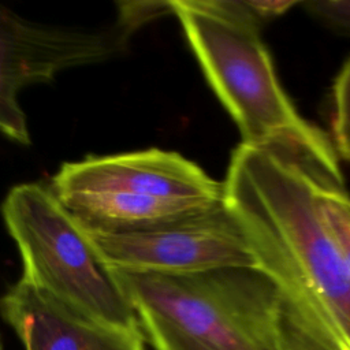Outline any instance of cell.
<instances>
[{
	"mask_svg": "<svg viewBox=\"0 0 350 350\" xmlns=\"http://www.w3.org/2000/svg\"><path fill=\"white\" fill-rule=\"evenodd\" d=\"M0 316L25 350H146L142 332L100 323L22 278L1 295Z\"/></svg>",
	"mask_w": 350,
	"mask_h": 350,
	"instance_id": "cell-8",
	"label": "cell"
},
{
	"mask_svg": "<svg viewBox=\"0 0 350 350\" xmlns=\"http://www.w3.org/2000/svg\"><path fill=\"white\" fill-rule=\"evenodd\" d=\"M0 350H4V347H3V340H1V338H0Z\"/></svg>",
	"mask_w": 350,
	"mask_h": 350,
	"instance_id": "cell-13",
	"label": "cell"
},
{
	"mask_svg": "<svg viewBox=\"0 0 350 350\" xmlns=\"http://www.w3.org/2000/svg\"><path fill=\"white\" fill-rule=\"evenodd\" d=\"M1 213L22 257V279L100 323L142 332L115 269L49 186H14Z\"/></svg>",
	"mask_w": 350,
	"mask_h": 350,
	"instance_id": "cell-5",
	"label": "cell"
},
{
	"mask_svg": "<svg viewBox=\"0 0 350 350\" xmlns=\"http://www.w3.org/2000/svg\"><path fill=\"white\" fill-rule=\"evenodd\" d=\"M343 182L323 180L317 204L320 215L331 232L350 273V196Z\"/></svg>",
	"mask_w": 350,
	"mask_h": 350,
	"instance_id": "cell-9",
	"label": "cell"
},
{
	"mask_svg": "<svg viewBox=\"0 0 350 350\" xmlns=\"http://www.w3.org/2000/svg\"><path fill=\"white\" fill-rule=\"evenodd\" d=\"M105 261L119 271L196 273L219 268H260L235 213L223 201L156 223L89 231Z\"/></svg>",
	"mask_w": 350,
	"mask_h": 350,
	"instance_id": "cell-6",
	"label": "cell"
},
{
	"mask_svg": "<svg viewBox=\"0 0 350 350\" xmlns=\"http://www.w3.org/2000/svg\"><path fill=\"white\" fill-rule=\"evenodd\" d=\"M301 5L314 19L350 36V0H306Z\"/></svg>",
	"mask_w": 350,
	"mask_h": 350,
	"instance_id": "cell-11",
	"label": "cell"
},
{
	"mask_svg": "<svg viewBox=\"0 0 350 350\" xmlns=\"http://www.w3.org/2000/svg\"><path fill=\"white\" fill-rule=\"evenodd\" d=\"M115 273L154 350H286L280 291L260 268Z\"/></svg>",
	"mask_w": 350,
	"mask_h": 350,
	"instance_id": "cell-2",
	"label": "cell"
},
{
	"mask_svg": "<svg viewBox=\"0 0 350 350\" xmlns=\"http://www.w3.org/2000/svg\"><path fill=\"white\" fill-rule=\"evenodd\" d=\"M119 7L118 23L130 33L137 30L141 25L164 14H174L171 1H123L119 4Z\"/></svg>",
	"mask_w": 350,
	"mask_h": 350,
	"instance_id": "cell-12",
	"label": "cell"
},
{
	"mask_svg": "<svg viewBox=\"0 0 350 350\" xmlns=\"http://www.w3.org/2000/svg\"><path fill=\"white\" fill-rule=\"evenodd\" d=\"M325 179L336 180L288 152L241 142L223 182L260 269L279 287L286 350H350V273L317 204Z\"/></svg>",
	"mask_w": 350,
	"mask_h": 350,
	"instance_id": "cell-1",
	"label": "cell"
},
{
	"mask_svg": "<svg viewBox=\"0 0 350 350\" xmlns=\"http://www.w3.org/2000/svg\"><path fill=\"white\" fill-rule=\"evenodd\" d=\"M171 4L208 83L238 126L242 144L288 152L343 182L331 139L291 104L260 29L219 10L212 0Z\"/></svg>",
	"mask_w": 350,
	"mask_h": 350,
	"instance_id": "cell-3",
	"label": "cell"
},
{
	"mask_svg": "<svg viewBox=\"0 0 350 350\" xmlns=\"http://www.w3.org/2000/svg\"><path fill=\"white\" fill-rule=\"evenodd\" d=\"M130 31L112 27L56 26L33 22L0 7V133L30 144L22 89L51 82L68 68L105 62L124 52Z\"/></svg>",
	"mask_w": 350,
	"mask_h": 350,
	"instance_id": "cell-7",
	"label": "cell"
},
{
	"mask_svg": "<svg viewBox=\"0 0 350 350\" xmlns=\"http://www.w3.org/2000/svg\"><path fill=\"white\" fill-rule=\"evenodd\" d=\"M49 189L89 231L145 226L224 198L223 183L200 165L157 148L64 163Z\"/></svg>",
	"mask_w": 350,
	"mask_h": 350,
	"instance_id": "cell-4",
	"label": "cell"
},
{
	"mask_svg": "<svg viewBox=\"0 0 350 350\" xmlns=\"http://www.w3.org/2000/svg\"><path fill=\"white\" fill-rule=\"evenodd\" d=\"M331 134L336 154L350 161V59L340 68L332 86Z\"/></svg>",
	"mask_w": 350,
	"mask_h": 350,
	"instance_id": "cell-10",
	"label": "cell"
}]
</instances>
